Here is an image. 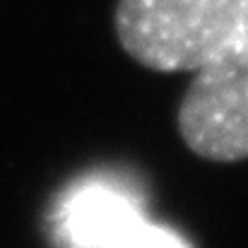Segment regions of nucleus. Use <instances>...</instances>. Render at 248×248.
Masks as SVG:
<instances>
[{"mask_svg":"<svg viewBox=\"0 0 248 248\" xmlns=\"http://www.w3.org/2000/svg\"><path fill=\"white\" fill-rule=\"evenodd\" d=\"M116 34L150 70L195 73L248 34V0H118Z\"/></svg>","mask_w":248,"mask_h":248,"instance_id":"nucleus-1","label":"nucleus"},{"mask_svg":"<svg viewBox=\"0 0 248 248\" xmlns=\"http://www.w3.org/2000/svg\"><path fill=\"white\" fill-rule=\"evenodd\" d=\"M178 133L205 159H248V34L195 70L178 106Z\"/></svg>","mask_w":248,"mask_h":248,"instance_id":"nucleus-2","label":"nucleus"},{"mask_svg":"<svg viewBox=\"0 0 248 248\" xmlns=\"http://www.w3.org/2000/svg\"><path fill=\"white\" fill-rule=\"evenodd\" d=\"M142 217L135 193L116 178L89 176L56 200L51 234L58 248H113Z\"/></svg>","mask_w":248,"mask_h":248,"instance_id":"nucleus-3","label":"nucleus"},{"mask_svg":"<svg viewBox=\"0 0 248 248\" xmlns=\"http://www.w3.org/2000/svg\"><path fill=\"white\" fill-rule=\"evenodd\" d=\"M113 248H190V244L178 232L142 217Z\"/></svg>","mask_w":248,"mask_h":248,"instance_id":"nucleus-4","label":"nucleus"}]
</instances>
